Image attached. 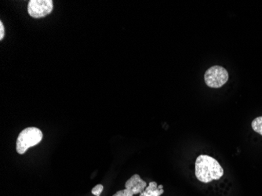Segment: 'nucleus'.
I'll list each match as a JSON object with an SVG mask.
<instances>
[{
    "mask_svg": "<svg viewBox=\"0 0 262 196\" xmlns=\"http://www.w3.org/2000/svg\"><path fill=\"white\" fill-rule=\"evenodd\" d=\"M147 188V183L141 179L138 174H134L126 182L125 188L129 189L133 194H141Z\"/></svg>",
    "mask_w": 262,
    "mask_h": 196,
    "instance_id": "nucleus-5",
    "label": "nucleus"
},
{
    "mask_svg": "<svg viewBox=\"0 0 262 196\" xmlns=\"http://www.w3.org/2000/svg\"><path fill=\"white\" fill-rule=\"evenodd\" d=\"M164 186L159 185L158 186L157 183L155 181L150 182L149 186L145 188L142 193L140 194V196H160L164 194Z\"/></svg>",
    "mask_w": 262,
    "mask_h": 196,
    "instance_id": "nucleus-6",
    "label": "nucleus"
},
{
    "mask_svg": "<svg viewBox=\"0 0 262 196\" xmlns=\"http://www.w3.org/2000/svg\"><path fill=\"white\" fill-rule=\"evenodd\" d=\"M196 178L203 183H210L219 180L224 175V170L219 162L206 155H201L196 159Z\"/></svg>",
    "mask_w": 262,
    "mask_h": 196,
    "instance_id": "nucleus-1",
    "label": "nucleus"
},
{
    "mask_svg": "<svg viewBox=\"0 0 262 196\" xmlns=\"http://www.w3.org/2000/svg\"><path fill=\"white\" fill-rule=\"evenodd\" d=\"M43 134L40 129L37 127H28L23 129L17 139L16 150L18 153L24 155L28 148L40 143Z\"/></svg>",
    "mask_w": 262,
    "mask_h": 196,
    "instance_id": "nucleus-2",
    "label": "nucleus"
},
{
    "mask_svg": "<svg viewBox=\"0 0 262 196\" xmlns=\"http://www.w3.org/2000/svg\"><path fill=\"white\" fill-rule=\"evenodd\" d=\"M228 71L219 65H214L208 69L204 75L206 86L211 88H220L228 82Z\"/></svg>",
    "mask_w": 262,
    "mask_h": 196,
    "instance_id": "nucleus-3",
    "label": "nucleus"
},
{
    "mask_svg": "<svg viewBox=\"0 0 262 196\" xmlns=\"http://www.w3.org/2000/svg\"><path fill=\"white\" fill-rule=\"evenodd\" d=\"M103 185H102V184H97V185H96V186L91 190V192H92V194L94 195V196H101V193H102V192H103Z\"/></svg>",
    "mask_w": 262,
    "mask_h": 196,
    "instance_id": "nucleus-9",
    "label": "nucleus"
},
{
    "mask_svg": "<svg viewBox=\"0 0 262 196\" xmlns=\"http://www.w3.org/2000/svg\"><path fill=\"white\" fill-rule=\"evenodd\" d=\"M5 36V28L2 21H0V40H2Z\"/></svg>",
    "mask_w": 262,
    "mask_h": 196,
    "instance_id": "nucleus-10",
    "label": "nucleus"
},
{
    "mask_svg": "<svg viewBox=\"0 0 262 196\" xmlns=\"http://www.w3.org/2000/svg\"><path fill=\"white\" fill-rule=\"evenodd\" d=\"M134 196V194H133V192H131V190H129V189H127V188H125V189H123V190L119 191V192H116V193H115V194L113 195L112 196Z\"/></svg>",
    "mask_w": 262,
    "mask_h": 196,
    "instance_id": "nucleus-8",
    "label": "nucleus"
},
{
    "mask_svg": "<svg viewBox=\"0 0 262 196\" xmlns=\"http://www.w3.org/2000/svg\"><path fill=\"white\" fill-rule=\"evenodd\" d=\"M251 126L254 131L262 136V116L254 119L251 123Z\"/></svg>",
    "mask_w": 262,
    "mask_h": 196,
    "instance_id": "nucleus-7",
    "label": "nucleus"
},
{
    "mask_svg": "<svg viewBox=\"0 0 262 196\" xmlns=\"http://www.w3.org/2000/svg\"><path fill=\"white\" fill-rule=\"evenodd\" d=\"M54 9L52 0H30L28 13L33 18H42L51 14Z\"/></svg>",
    "mask_w": 262,
    "mask_h": 196,
    "instance_id": "nucleus-4",
    "label": "nucleus"
}]
</instances>
